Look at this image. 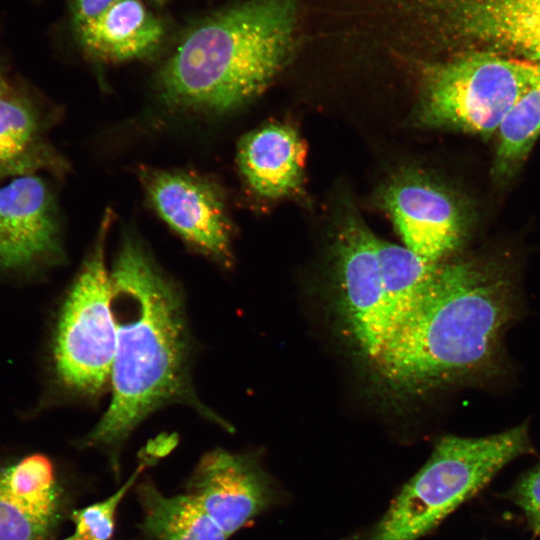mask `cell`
Here are the masks:
<instances>
[{"mask_svg": "<svg viewBox=\"0 0 540 540\" xmlns=\"http://www.w3.org/2000/svg\"><path fill=\"white\" fill-rule=\"evenodd\" d=\"M379 239L356 217H348L336 240V268L344 318L357 347L370 361L394 332L389 286Z\"/></svg>", "mask_w": 540, "mask_h": 540, "instance_id": "ba28073f", "label": "cell"}, {"mask_svg": "<svg viewBox=\"0 0 540 540\" xmlns=\"http://www.w3.org/2000/svg\"><path fill=\"white\" fill-rule=\"evenodd\" d=\"M110 278L117 328L112 400L81 445L103 452L119 479L123 445L154 410L186 401L205 416L211 413L188 384V335L176 287L131 236L125 237Z\"/></svg>", "mask_w": 540, "mask_h": 540, "instance_id": "7a4b0ae2", "label": "cell"}, {"mask_svg": "<svg viewBox=\"0 0 540 540\" xmlns=\"http://www.w3.org/2000/svg\"><path fill=\"white\" fill-rule=\"evenodd\" d=\"M532 451L526 424L476 438L446 436L363 540H417L508 463Z\"/></svg>", "mask_w": 540, "mask_h": 540, "instance_id": "277c9868", "label": "cell"}, {"mask_svg": "<svg viewBox=\"0 0 540 540\" xmlns=\"http://www.w3.org/2000/svg\"><path fill=\"white\" fill-rule=\"evenodd\" d=\"M62 540H82L78 535H76L75 533H73L72 535L62 539Z\"/></svg>", "mask_w": 540, "mask_h": 540, "instance_id": "603a6c76", "label": "cell"}, {"mask_svg": "<svg viewBox=\"0 0 540 540\" xmlns=\"http://www.w3.org/2000/svg\"><path fill=\"white\" fill-rule=\"evenodd\" d=\"M184 487L228 537L281 500L257 458L221 448L203 455Z\"/></svg>", "mask_w": 540, "mask_h": 540, "instance_id": "9c48e42d", "label": "cell"}, {"mask_svg": "<svg viewBox=\"0 0 540 540\" xmlns=\"http://www.w3.org/2000/svg\"><path fill=\"white\" fill-rule=\"evenodd\" d=\"M387 32L421 55L488 51L540 63V0H379Z\"/></svg>", "mask_w": 540, "mask_h": 540, "instance_id": "5b68a950", "label": "cell"}, {"mask_svg": "<svg viewBox=\"0 0 540 540\" xmlns=\"http://www.w3.org/2000/svg\"><path fill=\"white\" fill-rule=\"evenodd\" d=\"M63 515V492L40 453L0 467V540H49Z\"/></svg>", "mask_w": 540, "mask_h": 540, "instance_id": "7c38bea8", "label": "cell"}, {"mask_svg": "<svg viewBox=\"0 0 540 540\" xmlns=\"http://www.w3.org/2000/svg\"><path fill=\"white\" fill-rule=\"evenodd\" d=\"M305 147L297 132L284 124H269L247 134L237 153L239 169L260 196L278 198L300 186Z\"/></svg>", "mask_w": 540, "mask_h": 540, "instance_id": "2e32d148", "label": "cell"}, {"mask_svg": "<svg viewBox=\"0 0 540 540\" xmlns=\"http://www.w3.org/2000/svg\"><path fill=\"white\" fill-rule=\"evenodd\" d=\"M511 498L524 512L531 529L540 535V461L517 481Z\"/></svg>", "mask_w": 540, "mask_h": 540, "instance_id": "ffe728a7", "label": "cell"}, {"mask_svg": "<svg viewBox=\"0 0 540 540\" xmlns=\"http://www.w3.org/2000/svg\"><path fill=\"white\" fill-rule=\"evenodd\" d=\"M61 254L54 197L39 175L11 179L0 188V270H21Z\"/></svg>", "mask_w": 540, "mask_h": 540, "instance_id": "8fae6325", "label": "cell"}, {"mask_svg": "<svg viewBox=\"0 0 540 540\" xmlns=\"http://www.w3.org/2000/svg\"><path fill=\"white\" fill-rule=\"evenodd\" d=\"M398 59L421 76L428 123L482 135L499 129L540 74V63L488 51Z\"/></svg>", "mask_w": 540, "mask_h": 540, "instance_id": "8992f818", "label": "cell"}, {"mask_svg": "<svg viewBox=\"0 0 540 540\" xmlns=\"http://www.w3.org/2000/svg\"><path fill=\"white\" fill-rule=\"evenodd\" d=\"M157 457L142 458L135 471L113 494L81 509L73 510L70 519L75 526L74 533L82 540H110L115 529L117 509L143 470Z\"/></svg>", "mask_w": 540, "mask_h": 540, "instance_id": "d6986e66", "label": "cell"}, {"mask_svg": "<svg viewBox=\"0 0 540 540\" xmlns=\"http://www.w3.org/2000/svg\"><path fill=\"white\" fill-rule=\"evenodd\" d=\"M384 203L404 246L433 263H440L460 243L461 220L452 200L424 182L392 185Z\"/></svg>", "mask_w": 540, "mask_h": 540, "instance_id": "4fadbf2b", "label": "cell"}, {"mask_svg": "<svg viewBox=\"0 0 540 540\" xmlns=\"http://www.w3.org/2000/svg\"><path fill=\"white\" fill-rule=\"evenodd\" d=\"M81 50L106 63L145 58L164 40V21L142 0H122L97 17L70 27Z\"/></svg>", "mask_w": 540, "mask_h": 540, "instance_id": "9a60e30c", "label": "cell"}, {"mask_svg": "<svg viewBox=\"0 0 540 540\" xmlns=\"http://www.w3.org/2000/svg\"><path fill=\"white\" fill-rule=\"evenodd\" d=\"M111 220L108 211L93 252L62 307L54 341L59 380L68 389L86 395L98 394L110 380L116 349L111 278L104 258Z\"/></svg>", "mask_w": 540, "mask_h": 540, "instance_id": "52a82bcc", "label": "cell"}, {"mask_svg": "<svg viewBox=\"0 0 540 540\" xmlns=\"http://www.w3.org/2000/svg\"><path fill=\"white\" fill-rule=\"evenodd\" d=\"M147 540H227L229 537L188 494L164 495L151 481L136 487Z\"/></svg>", "mask_w": 540, "mask_h": 540, "instance_id": "e0dca14e", "label": "cell"}, {"mask_svg": "<svg viewBox=\"0 0 540 540\" xmlns=\"http://www.w3.org/2000/svg\"><path fill=\"white\" fill-rule=\"evenodd\" d=\"M518 313L515 278L479 260L440 262L410 315L371 360L395 391L479 383L499 373Z\"/></svg>", "mask_w": 540, "mask_h": 540, "instance_id": "6da1fadb", "label": "cell"}, {"mask_svg": "<svg viewBox=\"0 0 540 540\" xmlns=\"http://www.w3.org/2000/svg\"><path fill=\"white\" fill-rule=\"evenodd\" d=\"M148 198L161 218L189 244L212 258L231 260V226L218 188L195 174L142 171Z\"/></svg>", "mask_w": 540, "mask_h": 540, "instance_id": "30bf717a", "label": "cell"}, {"mask_svg": "<svg viewBox=\"0 0 540 540\" xmlns=\"http://www.w3.org/2000/svg\"><path fill=\"white\" fill-rule=\"evenodd\" d=\"M9 66L2 52L0 51V96L6 91L11 84Z\"/></svg>", "mask_w": 540, "mask_h": 540, "instance_id": "7402d4cb", "label": "cell"}, {"mask_svg": "<svg viewBox=\"0 0 540 540\" xmlns=\"http://www.w3.org/2000/svg\"><path fill=\"white\" fill-rule=\"evenodd\" d=\"M540 134V74L514 103L498 129L496 169L507 173L527 155Z\"/></svg>", "mask_w": 540, "mask_h": 540, "instance_id": "ac0fdd59", "label": "cell"}, {"mask_svg": "<svg viewBox=\"0 0 540 540\" xmlns=\"http://www.w3.org/2000/svg\"><path fill=\"white\" fill-rule=\"evenodd\" d=\"M46 131V117L35 95L12 81L0 96V180L61 172L65 163Z\"/></svg>", "mask_w": 540, "mask_h": 540, "instance_id": "5bb4252c", "label": "cell"}, {"mask_svg": "<svg viewBox=\"0 0 540 540\" xmlns=\"http://www.w3.org/2000/svg\"><path fill=\"white\" fill-rule=\"evenodd\" d=\"M302 0H235L187 29L157 76L162 101L223 113L251 100L295 58Z\"/></svg>", "mask_w": 540, "mask_h": 540, "instance_id": "3957f363", "label": "cell"}, {"mask_svg": "<svg viewBox=\"0 0 540 540\" xmlns=\"http://www.w3.org/2000/svg\"><path fill=\"white\" fill-rule=\"evenodd\" d=\"M122 0H68L70 27L85 23Z\"/></svg>", "mask_w": 540, "mask_h": 540, "instance_id": "44dd1931", "label": "cell"}]
</instances>
